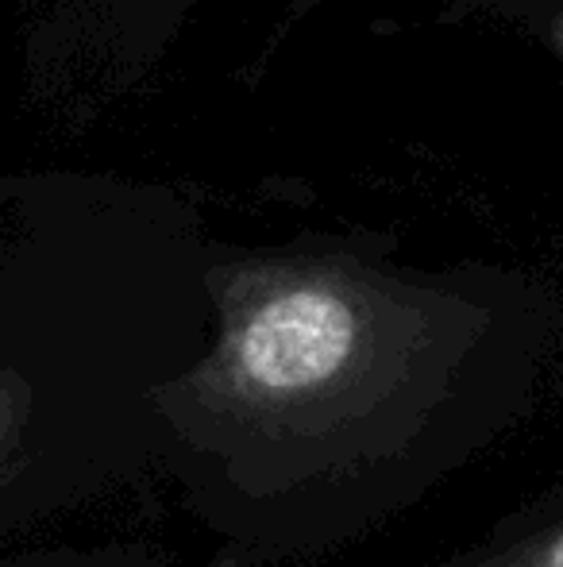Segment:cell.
Wrapping results in <instances>:
<instances>
[{"instance_id": "cell-1", "label": "cell", "mask_w": 563, "mask_h": 567, "mask_svg": "<svg viewBox=\"0 0 563 567\" xmlns=\"http://www.w3.org/2000/svg\"><path fill=\"white\" fill-rule=\"evenodd\" d=\"M390 306L336 270H263L232 309L228 371L263 398H298L336 382L378 340Z\"/></svg>"}, {"instance_id": "cell-2", "label": "cell", "mask_w": 563, "mask_h": 567, "mask_svg": "<svg viewBox=\"0 0 563 567\" xmlns=\"http://www.w3.org/2000/svg\"><path fill=\"white\" fill-rule=\"evenodd\" d=\"M456 567H563V478Z\"/></svg>"}, {"instance_id": "cell-3", "label": "cell", "mask_w": 563, "mask_h": 567, "mask_svg": "<svg viewBox=\"0 0 563 567\" xmlns=\"http://www.w3.org/2000/svg\"><path fill=\"white\" fill-rule=\"evenodd\" d=\"M12 421H15V398H12V390L0 382V444L12 433Z\"/></svg>"}]
</instances>
